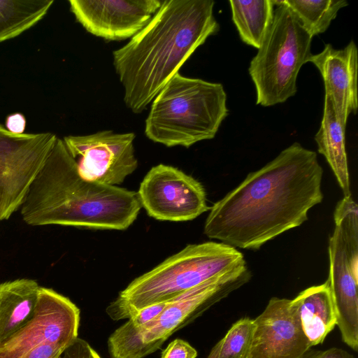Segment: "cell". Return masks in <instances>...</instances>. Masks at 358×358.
<instances>
[{
  "instance_id": "1",
  "label": "cell",
  "mask_w": 358,
  "mask_h": 358,
  "mask_svg": "<svg viewBox=\"0 0 358 358\" xmlns=\"http://www.w3.org/2000/svg\"><path fill=\"white\" fill-rule=\"evenodd\" d=\"M322 176L317 153L294 142L213 204L204 234L257 250L308 220L309 210L322 201Z\"/></svg>"
},
{
  "instance_id": "2",
  "label": "cell",
  "mask_w": 358,
  "mask_h": 358,
  "mask_svg": "<svg viewBox=\"0 0 358 358\" xmlns=\"http://www.w3.org/2000/svg\"><path fill=\"white\" fill-rule=\"evenodd\" d=\"M213 0H165L149 22L113 52V66L134 113L144 110L220 25Z\"/></svg>"
},
{
  "instance_id": "3",
  "label": "cell",
  "mask_w": 358,
  "mask_h": 358,
  "mask_svg": "<svg viewBox=\"0 0 358 358\" xmlns=\"http://www.w3.org/2000/svg\"><path fill=\"white\" fill-rule=\"evenodd\" d=\"M141 207L136 192L82 178L64 141L57 138L29 186L20 213L31 226L124 230Z\"/></svg>"
},
{
  "instance_id": "4",
  "label": "cell",
  "mask_w": 358,
  "mask_h": 358,
  "mask_svg": "<svg viewBox=\"0 0 358 358\" xmlns=\"http://www.w3.org/2000/svg\"><path fill=\"white\" fill-rule=\"evenodd\" d=\"M247 265L243 254L223 243L187 245L135 278L106 308L113 320L130 319L149 306L172 300L207 280Z\"/></svg>"
},
{
  "instance_id": "5",
  "label": "cell",
  "mask_w": 358,
  "mask_h": 358,
  "mask_svg": "<svg viewBox=\"0 0 358 358\" xmlns=\"http://www.w3.org/2000/svg\"><path fill=\"white\" fill-rule=\"evenodd\" d=\"M229 114L221 83L176 73L153 99L145 134L167 147L213 138Z\"/></svg>"
},
{
  "instance_id": "6",
  "label": "cell",
  "mask_w": 358,
  "mask_h": 358,
  "mask_svg": "<svg viewBox=\"0 0 358 358\" xmlns=\"http://www.w3.org/2000/svg\"><path fill=\"white\" fill-rule=\"evenodd\" d=\"M247 265L213 278L168 301L162 313L134 327L127 322L108 340L110 358H143L157 351L174 332L250 281Z\"/></svg>"
},
{
  "instance_id": "7",
  "label": "cell",
  "mask_w": 358,
  "mask_h": 358,
  "mask_svg": "<svg viewBox=\"0 0 358 358\" xmlns=\"http://www.w3.org/2000/svg\"><path fill=\"white\" fill-rule=\"evenodd\" d=\"M271 24L248 72L256 90V103L264 107L285 102L297 92L302 66L309 62L313 37L283 0H274Z\"/></svg>"
},
{
  "instance_id": "8",
  "label": "cell",
  "mask_w": 358,
  "mask_h": 358,
  "mask_svg": "<svg viewBox=\"0 0 358 358\" xmlns=\"http://www.w3.org/2000/svg\"><path fill=\"white\" fill-rule=\"evenodd\" d=\"M329 240V282L343 341L358 349V207L352 196L336 204Z\"/></svg>"
},
{
  "instance_id": "9",
  "label": "cell",
  "mask_w": 358,
  "mask_h": 358,
  "mask_svg": "<svg viewBox=\"0 0 358 358\" xmlns=\"http://www.w3.org/2000/svg\"><path fill=\"white\" fill-rule=\"evenodd\" d=\"M57 138L50 132L15 134L0 124V221L21 207Z\"/></svg>"
},
{
  "instance_id": "10",
  "label": "cell",
  "mask_w": 358,
  "mask_h": 358,
  "mask_svg": "<svg viewBox=\"0 0 358 358\" xmlns=\"http://www.w3.org/2000/svg\"><path fill=\"white\" fill-rule=\"evenodd\" d=\"M80 310L69 298L41 287L31 318L0 343V358H24L48 344L66 348L77 337Z\"/></svg>"
},
{
  "instance_id": "11",
  "label": "cell",
  "mask_w": 358,
  "mask_h": 358,
  "mask_svg": "<svg viewBox=\"0 0 358 358\" xmlns=\"http://www.w3.org/2000/svg\"><path fill=\"white\" fill-rule=\"evenodd\" d=\"M134 139L133 132L103 130L87 135L67 136L63 141L82 178L116 186L138 166Z\"/></svg>"
},
{
  "instance_id": "12",
  "label": "cell",
  "mask_w": 358,
  "mask_h": 358,
  "mask_svg": "<svg viewBox=\"0 0 358 358\" xmlns=\"http://www.w3.org/2000/svg\"><path fill=\"white\" fill-rule=\"evenodd\" d=\"M137 194L141 206L158 220L189 221L210 208L200 182L176 167L162 164L147 173Z\"/></svg>"
},
{
  "instance_id": "13",
  "label": "cell",
  "mask_w": 358,
  "mask_h": 358,
  "mask_svg": "<svg viewBox=\"0 0 358 358\" xmlns=\"http://www.w3.org/2000/svg\"><path fill=\"white\" fill-rule=\"evenodd\" d=\"M253 324L248 358H300L312 347L292 300L272 297Z\"/></svg>"
},
{
  "instance_id": "14",
  "label": "cell",
  "mask_w": 358,
  "mask_h": 358,
  "mask_svg": "<svg viewBox=\"0 0 358 358\" xmlns=\"http://www.w3.org/2000/svg\"><path fill=\"white\" fill-rule=\"evenodd\" d=\"M160 0H70L71 11L91 34L108 41L131 38L151 20Z\"/></svg>"
},
{
  "instance_id": "15",
  "label": "cell",
  "mask_w": 358,
  "mask_h": 358,
  "mask_svg": "<svg viewBox=\"0 0 358 358\" xmlns=\"http://www.w3.org/2000/svg\"><path fill=\"white\" fill-rule=\"evenodd\" d=\"M320 72L325 95L331 99L338 119L346 126L350 113L358 108V50L354 41L342 49L327 44L322 52L313 55L309 62Z\"/></svg>"
},
{
  "instance_id": "16",
  "label": "cell",
  "mask_w": 358,
  "mask_h": 358,
  "mask_svg": "<svg viewBox=\"0 0 358 358\" xmlns=\"http://www.w3.org/2000/svg\"><path fill=\"white\" fill-rule=\"evenodd\" d=\"M305 335L312 346L322 343L336 325V315L327 280L306 288L294 299Z\"/></svg>"
},
{
  "instance_id": "17",
  "label": "cell",
  "mask_w": 358,
  "mask_h": 358,
  "mask_svg": "<svg viewBox=\"0 0 358 358\" xmlns=\"http://www.w3.org/2000/svg\"><path fill=\"white\" fill-rule=\"evenodd\" d=\"M41 286L32 279L19 278L0 284V343L33 316Z\"/></svg>"
},
{
  "instance_id": "18",
  "label": "cell",
  "mask_w": 358,
  "mask_h": 358,
  "mask_svg": "<svg viewBox=\"0 0 358 358\" xmlns=\"http://www.w3.org/2000/svg\"><path fill=\"white\" fill-rule=\"evenodd\" d=\"M346 126L337 117L331 99L324 94L322 119L315 136L317 151L322 155L331 167L344 197L352 196L350 180L345 150Z\"/></svg>"
},
{
  "instance_id": "19",
  "label": "cell",
  "mask_w": 358,
  "mask_h": 358,
  "mask_svg": "<svg viewBox=\"0 0 358 358\" xmlns=\"http://www.w3.org/2000/svg\"><path fill=\"white\" fill-rule=\"evenodd\" d=\"M229 3L241 39L258 49L273 21L274 0H230Z\"/></svg>"
},
{
  "instance_id": "20",
  "label": "cell",
  "mask_w": 358,
  "mask_h": 358,
  "mask_svg": "<svg viewBox=\"0 0 358 358\" xmlns=\"http://www.w3.org/2000/svg\"><path fill=\"white\" fill-rule=\"evenodd\" d=\"M53 0H0V42L28 30L47 14Z\"/></svg>"
},
{
  "instance_id": "21",
  "label": "cell",
  "mask_w": 358,
  "mask_h": 358,
  "mask_svg": "<svg viewBox=\"0 0 358 358\" xmlns=\"http://www.w3.org/2000/svg\"><path fill=\"white\" fill-rule=\"evenodd\" d=\"M303 29L313 38L327 31L345 0H283Z\"/></svg>"
},
{
  "instance_id": "22",
  "label": "cell",
  "mask_w": 358,
  "mask_h": 358,
  "mask_svg": "<svg viewBox=\"0 0 358 358\" xmlns=\"http://www.w3.org/2000/svg\"><path fill=\"white\" fill-rule=\"evenodd\" d=\"M253 328V320L249 317L234 323L220 340L217 358H248Z\"/></svg>"
},
{
  "instance_id": "23",
  "label": "cell",
  "mask_w": 358,
  "mask_h": 358,
  "mask_svg": "<svg viewBox=\"0 0 358 358\" xmlns=\"http://www.w3.org/2000/svg\"><path fill=\"white\" fill-rule=\"evenodd\" d=\"M59 358H101L85 340L77 337L63 351Z\"/></svg>"
},
{
  "instance_id": "24",
  "label": "cell",
  "mask_w": 358,
  "mask_h": 358,
  "mask_svg": "<svg viewBox=\"0 0 358 358\" xmlns=\"http://www.w3.org/2000/svg\"><path fill=\"white\" fill-rule=\"evenodd\" d=\"M197 351L187 341L176 338L162 351L161 358H196Z\"/></svg>"
},
{
  "instance_id": "25",
  "label": "cell",
  "mask_w": 358,
  "mask_h": 358,
  "mask_svg": "<svg viewBox=\"0 0 358 358\" xmlns=\"http://www.w3.org/2000/svg\"><path fill=\"white\" fill-rule=\"evenodd\" d=\"M168 301L153 304L141 309L127 322L134 327H139L148 323L162 313Z\"/></svg>"
},
{
  "instance_id": "26",
  "label": "cell",
  "mask_w": 358,
  "mask_h": 358,
  "mask_svg": "<svg viewBox=\"0 0 358 358\" xmlns=\"http://www.w3.org/2000/svg\"><path fill=\"white\" fill-rule=\"evenodd\" d=\"M300 358H355L348 352L338 348H331L326 350H308Z\"/></svg>"
},
{
  "instance_id": "27",
  "label": "cell",
  "mask_w": 358,
  "mask_h": 358,
  "mask_svg": "<svg viewBox=\"0 0 358 358\" xmlns=\"http://www.w3.org/2000/svg\"><path fill=\"white\" fill-rule=\"evenodd\" d=\"M26 127V119L19 113L10 114L6 119V129L15 134H24Z\"/></svg>"
},
{
  "instance_id": "28",
  "label": "cell",
  "mask_w": 358,
  "mask_h": 358,
  "mask_svg": "<svg viewBox=\"0 0 358 358\" xmlns=\"http://www.w3.org/2000/svg\"><path fill=\"white\" fill-rule=\"evenodd\" d=\"M220 348V341L212 348L207 358H217L218 352Z\"/></svg>"
}]
</instances>
